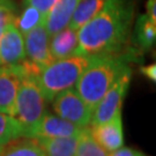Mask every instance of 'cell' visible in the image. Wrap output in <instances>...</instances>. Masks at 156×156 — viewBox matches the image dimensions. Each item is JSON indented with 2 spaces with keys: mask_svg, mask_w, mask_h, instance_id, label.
Instances as JSON below:
<instances>
[{
  "mask_svg": "<svg viewBox=\"0 0 156 156\" xmlns=\"http://www.w3.org/2000/svg\"><path fill=\"white\" fill-rule=\"evenodd\" d=\"M132 0H108L103 8L78 30L75 55H118L126 45L132 29Z\"/></svg>",
  "mask_w": 156,
  "mask_h": 156,
  "instance_id": "6da1fadb",
  "label": "cell"
},
{
  "mask_svg": "<svg viewBox=\"0 0 156 156\" xmlns=\"http://www.w3.org/2000/svg\"><path fill=\"white\" fill-rule=\"evenodd\" d=\"M128 68L131 67L125 55L103 56L81 75L75 89L94 112L101 98Z\"/></svg>",
  "mask_w": 156,
  "mask_h": 156,
  "instance_id": "7a4b0ae2",
  "label": "cell"
},
{
  "mask_svg": "<svg viewBox=\"0 0 156 156\" xmlns=\"http://www.w3.org/2000/svg\"><path fill=\"white\" fill-rule=\"evenodd\" d=\"M102 57L100 55H73L53 60L44 67L36 78L45 100L51 102L59 93L75 87L81 75Z\"/></svg>",
  "mask_w": 156,
  "mask_h": 156,
  "instance_id": "3957f363",
  "label": "cell"
},
{
  "mask_svg": "<svg viewBox=\"0 0 156 156\" xmlns=\"http://www.w3.org/2000/svg\"><path fill=\"white\" fill-rule=\"evenodd\" d=\"M46 112V100L42 93L36 75L26 72L17 90L15 113L22 125L23 136H30L41 118Z\"/></svg>",
  "mask_w": 156,
  "mask_h": 156,
  "instance_id": "277c9868",
  "label": "cell"
},
{
  "mask_svg": "<svg viewBox=\"0 0 156 156\" xmlns=\"http://www.w3.org/2000/svg\"><path fill=\"white\" fill-rule=\"evenodd\" d=\"M132 78V69L128 68L117 79V81L110 87L98 104L95 106L90 125H100L111 120L115 116L122 113V105L127 93Z\"/></svg>",
  "mask_w": 156,
  "mask_h": 156,
  "instance_id": "5b68a950",
  "label": "cell"
},
{
  "mask_svg": "<svg viewBox=\"0 0 156 156\" xmlns=\"http://www.w3.org/2000/svg\"><path fill=\"white\" fill-rule=\"evenodd\" d=\"M51 102L55 115L81 128L90 125L93 110L84 103L75 87L59 93Z\"/></svg>",
  "mask_w": 156,
  "mask_h": 156,
  "instance_id": "8992f818",
  "label": "cell"
},
{
  "mask_svg": "<svg viewBox=\"0 0 156 156\" xmlns=\"http://www.w3.org/2000/svg\"><path fill=\"white\" fill-rule=\"evenodd\" d=\"M23 39L26 60L30 62L39 73L55 60L50 52V36L45 28V22L41 23L36 28L23 35Z\"/></svg>",
  "mask_w": 156,
  "mask_h": 156,
  "instance_id": "52a82bcc",
  "label": "cell"
},
{
  "mask_svg": "<svg viewBox=\"0 0 156 156\" xmlns=\"http://www.w3.org/2000/svg\"><path fill=\"white\" fill-rule=\"evenodd\" d=\"M24 74L22 64L0 66V113L14 116L17 90Z\"/></svg>",
  "mask_w": 156,
  "mask_h": 156,
  "instance_id": "ba28073f",
  "label": "cell"
},
{
  "mask_svg": "<svg viewBox=\"0 0 156 156\" xmlns=\"http://www.w3.org/2000/svg\"><path fill=\"white\" fill-rule=\"evenodd\" d=\"M14 20L6 26L0 36V66L17 65L26 60L23 35L16 28Z\"/></svg>",
  "mask_w": 156,
  "mask_h": 156,
  "instance_id": "9c48e42d",
  "label": "cell"
},
{
  "mask_svg": "<svg viewBox=\"0 0 156 156\" xmlns=\"http://www.w3.org/2000/svg\"><path fill=\"white\" fill-rule=\"evenodd\" d=\"M82 128L67 122L53 113H48L41 118L36 127L33 129L29 138L34 139H49V138H66L76 135Z\"/></svg>",
  "mask_w": 156,
  "mask_h": 156,
  "instance_id": "30bf717a",
  "label": "cell"
},
{
  "mask_svg": "<svg viewBox=\"0 0 156 156\" xmlns=\"http://www.w3.org/2000/svg\"><path fill=\"white\" fill-rule=\"evenodd\" d=\"M90 133L98 144L108 153L119 149L124 145L123 120L122 113L112 118L106 123L91 126Z\"/></svg>",
  "mask_w": 156,
  "mask_h": 156,
  "instance_id": "8fae6325",
  "label": "cell"
},
{
  "mask_svg": "<svg viewBox=\"0 0 156 156\" xmlns=\"http://www.w3.org/2000/svg\"><path fill=\"white\" fill-rule=\"evenodd\" d=\"M80 1L81 0H56L45 19V28L50 37L68 26Z\"/></svg>",
  "mask_w": 156,
  "mask_h": 156,
  "instance_id": "7c38bea8",
  "label": "cell"
},
{
  "mask_svg": "<svg viewBox=\"0 0 156 156\" xmlns=\"http://www.w3.org/2000/svg\"><path fill=\"white\" fill-rule=\"evenodd\" d=\"M78 45V30L69 28L68 26L52 35L49 42L51 56L55 60L64 59L75 55Z\"/></svg>",
  "mask_w": 156,
  "mask_h": 156,
  "instance_id": "4fadbf2b",
  "label": "cell"
},
{
  "mask_svg": "<svg viewBox=\"0 0 156 156\" xmlns=\"http://www.w3.org/2000/svg\"><path fill=\"white\" fill-rule=\"evenodd\" d=\"M0 156H45L37 139L19 136L0 147Z\"/></svg>",
  "mask_w": 156,
  "mask_h": 156,
  "instance_id": "5bb4252c",
  "label": "cell"
},
{
  "mask_svg": "<svg viewBox=\"0 0 156 156\" xmlns=\"http://www.w3.org/2000/svg\"><path fill=\"white\" fill-rule=\"evenodd\" d=\"M79 134L66 138L37 139V141L45 156H75Z\"/></svg>",
  "mask_w": 156,
  "mask_h": 156,
  "instance_id": "9a60e30c",
  "label": "cell"
},
{
  "mask_svg": "<svg viewBox=\"0 0 156 156\" xmlns=\"http://www.w3.org/2000/svg\"><path fill=\"white\" fill-rule=\"evenodd\" d=\"M106 1L108 0H81L73 13L68 27L79 30L103 8Z\"/></svg>",
  "mask_w": 156,
  "mask_h": 156,
  "instance_id": "2e32d148",
  "label": "cell"
},
{
  "mask_svg": "<svg viewBox=\"0 0 156 156\" xmlns=\"http://www.w3.org/2000/svg\"><path fill=\"white\" fill-rule=\"evenodd\" d=\"M135 38L142 50H149L155 44L156 23L151 22L146 14L140 15L136 20Z\"/></svg>",
  "mask_w": 156,
  "mask_h": 156,
  "instance_id": "e0dca14e",
  "label": "cell"
},
{
  "mask_svg": "<svg viewBox=\"0 0 156 156\" xmlns=\"http://www.w3.org/2000/svg\"><path fill=\"white\" fill-rule=\"evenodd\" d=\"M75 156H109V153L93 138L89 128L86 127L79 134Z\"/></svg>",
  "mask_w": 156,
  "mask_h": 156,
  "instance_id": "ac0fdd59",
  "label": "cell"
},
{
  "mask_svg": "<svg viewBox=\"0 0 156 156\" xmlns=\"http://www.w3.org/2000/svg\"><path fill=\"white\" fill-rule=\"evenodd\" d=\"M45 19L46 17L37 8H35L33 6H24V9L22 11L21 15L19 17H15L14 23L16 28L20 30V33L22 35H26L28 31L36 28L38 24L45 22Z\"/></svg>",
  "mask_w": 156,
  "mask_h": 156,
  "instance_id": "d6986e66",
  "label": "cell"
},
{
  "mask_svg": "<svg viewBox=\"0 0 156 156\" xmlns=\"http://www.w3.org/2000/svg\"><path fill=\"white\" fill-rule=\"evenodd\" d=\"M23 136V128L14 116L0 113V147L11 140Z\"/></svg>",
  "mask_w": 156,
  "mask_h": 156,
  "instance_id": "ffe728a7",
  "label": "cell"
},
{
  "mask_svg": "<svg viewBox=\"0 0 156 156\" xmlns=\"http://www.w3.org/2000/svg\"><path fill=\"white\" fill-rule=\"evenodd\" d=\"M56 0H23V5L24 6H33L35 8H37L45 17L49 14L52 6L55 5Z\"/></svg>",
  "mask_w": 156,
  "mask_h": 156,
  "instance_id": "44dd1931",
  "label": "cell"
},
{
  "mask_svg": "<svg viewBox=\"0 0 156 156\" xmlns=\"http://www.w3.org/2000/svg\"><path fill=\"white\" fill-rule=\"evenodd\" d=\"M14 12L6 8L4 6H0V36L4 33L6 26L11 22L12 20H14Z\"/></svg>",
  "mask_w": 156,
  "mask_h": 156,
  "instance_id": "7402d4cb",
  "label": "cell"
},
{
  "mask_svg": "<svg viewBox=\"0 0 156 156\" xmlns=\"http://www.w3.org/2000/svg\"><path fill=\"white\" fill-rule=\"evenodd\" d=\"M109 156H144V154L141 151L128 148V147H120L119 149L109 153Z\"/></svg>",
  "mask_w": 156,
  "mask_h": 156,
  "instance_id": "603a6c76",
  "label": "cell"
},
{
  "mask_svg": "<svg viewBox=\"0 0 156 156\" xmlns=\"http://www.w3.org/2000/svg\"><path fill=\"white\" fill-rule=\"evenodd\" d=\"M141 74H144L146 78H148L151 81L155 82L156 81V65L155 64H151L147 66H142L140 68Z\"/></svg>",
  "mask_w": 156,
  "mask_h": 156,
  "instance_id": "cb8c5ba5",
  "label": "cell"
},
{
  "mask_svg": "<svg viewBox=\"0 0 156 156\" xmlns=\"http://www.w3.org/2000/svg\"><path fill=\"white\" fill-rule=\"evenodd\" d=\"M146 15L148 16V19L151 22L156 23V0H148L146 4Z\"/></svg>",
  "mask_w": 156,
  "mask_h": 156,
  "instance_id": "d4e9b609",
  "label": "cell"
},
{
  "mask_svg": "<svg viewBox=\"0 0 156 156\" xmlns=\"http://www.w3.org/2000/svg\"><path fill=\"white\" fill-rule=\"evenodd\" d=\"M0 6H4V7H6V8H8V9H11L13 12L16 11V6H15L13 0H0Z\"/></svg>",
  "mask_w": 156,
  "mask_h": 156,
  "instance_id": "484cf974",
  "label": "cell"
}]
</instances>
